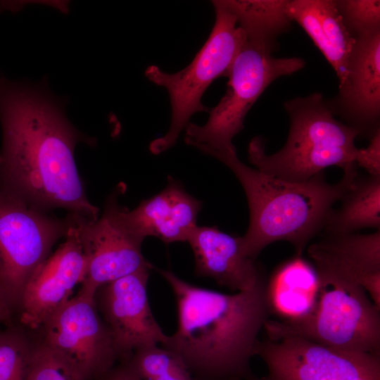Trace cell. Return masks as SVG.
Instances as JSON below:
<instances>
[{"label": "cell", "mask_w": 380, "mask_h": 380, "mask_svg": "<svg viewBox=\"0 0 380 380\" xmlns=\"http://www.w3.org/2000/svg\"><path fill=\"white\" fill-rule=\"evenodd\" d=\"M0 125V190L45 212L63 208L89 220L99 217L74 158L77 143L94 145V139L71 124L46 87L3 77Z\"/></svg>", "instance_id": "1"}, {"label": "cell", "mask_w": 380, "mask_h": 380, "mask_svg": "<svg viewBox=\"0 0 380 380\" xmlns=\"http://www.w3.org/2000/svg\"><path fill=\"white\" fill-rule=\"evenodd\" d=\"M170 286L177 328L161 346L183 361L195 380H260L251 369L259 334L271 315L267 280L232 294L193 285L153 266Z\"/></svg>", "instance_id": "2"}, {"label": "cell", "mask_w": 380, "mask_h": 380, "mask_svg": "<svg viewBox=\"0 0 380 380\" xmlns=\"http://www.w3.org/2000/svg\"><path fill=\"white\" fill-rule=\"evenodd\" d=\"M235 175L248 204L250 221L240 236L243 253L256 259L268 245L279 241L291 243L296 255L324 229L333 205L341 200L358 175L357 166L346 169L335 184L320 172L302 182L279 179L251 167L236 153L214 156Z\"/></svg>", "instance_id": "3"}, {"label": "cell", "mask_w": 380, "mask_h": 380, "mask_svg": "<svg viewBox=\"0 0 380 380\" xmlns=\"http://www.w3.org/2000/svg\"><path fill=\"white\" fill-rule=\"evenodd\" d=\"M290 120L284 146L269 155L263 139L255 137L248 147V158L257 170L293 182L307 181L323 170L337 166L343 170L357 166L356 128L338 121L322 95L313 93L284 103Z\"/></svg>", "instance_id": "4"}, {"label": "cell", "mask_w": 380, "mask_h": 380, "mask_svg": "<svg viewBox=\"0 0 380 380\" xmlns=\"http://www.w3.org/2000/svg\"><path fill=\"white\" fill-rule=\"evenodd\" d=\"M319 280L311 312L291 322L269 319L263 328L267 338L300 337L343 351L380 355V309L366 291L339 279Z\"/></svg>", "instance_id": "5"}, {"label": "cell", "mask_w": 380, "mask_h": 380, "mask_svg": "<svg viewBox=\"0 0 380 380\" xmlns=\"http://www.w3.org/2000/svg\"><path fill=\"white\" fill-rule=\"evenodd\" d=\"M273 51L262 42L246 39L227 76L226 93L209 110L207 122L201 126L190 122L186 127L187 145L213 157L236 153L232 140L243 129L245 117L257 99L275 80L305 66L301 58H275Z\"/></svg>", "instance_id": "6"}, {"label": "cell", "mask_w": 380, "mask_h": 380, "mask_svg": "<svg viewBox=\"0 0 380 380\" xmlns=\"http://www.w3.org/2000/svg\"><path fill=\"white\" fill-rule=\"evenodd\" d=\"M212 4L215 11L214 26L191 63L175 73L165 72L154 65L145 71L151 82L167 91L172 112L167 133L149 145L153 154H160L173 146L194 113L209 111L201 101L204 92L215 79L227 76L246 41L244 31L224 0L213 1Z\"/></svg>", "instance_id": "7"}, {"label": "cell", "mask_w": 380, "mask_h": 380, "mask_svg": "<svg viewBox=\"0 0 380 380\" xmlns=\"http://www.w3.org/2000/svg\"><path fill=\"white\" fill-rule=\"evenodd\" d=\"M71 216L63 219L0 190V297L13 312L19 309L29 280L65 237Z\"/></svg>", "instance_id": "8"}, {"label": "cell", "mask_w": 380, "mask_h": 380, "mask_svg": "<svg viewBox=\"0 0 380 380\" xmlns=\"http://www.w3.org/2000/svg\"><path fill=\"white\" fill-rule=\"evenodd\" d=\"M41 343L75 380H103L119 362L94 299L77 294L42 325Z\"/></svg>", "instance_id": "9"}, {"label": "cell", "mask_w": 380, "mask_h": 380, "mask_svg": "<svg viewBox=\"0 0 380 380\" xmlns=\"http://www.w3.org/2000/svg\"><path fill=\"white\" fill-rule=\"evenodd\" d=\"M255 355L267 370L260 380H380V355L343 351L300 337L259 339Z\"/></svg>", "instance_id": "10"}, {"label": "cell", "mask_w": 380, "mask_h": 380, "mask_svg": "<svg viewBox=\"0 0 380 380\" xmlns=\"http://www.w3.org/2000/svg\"><path fill=\"white\" fill-rule=\"evenodd\" d=\"M151 269L126 275L101 286L94 297L119 358L127 362L137 349L163 345L167 339L156 320L147 295Z\"/></svg>", "instance_id": "11"}, {"label": "cell", "mask_w": 380, "mask_h": 380, "mask_svg": "<svg viewBox=\"0 0 380 380\" xmlns=\"http://www.w3.org/2000/svg\"><path fill=\"white\" fill-rule=\"evenodd\" d=\"M74 217L87 263L77 294L94 299L103 285L141 270L153 269L142 254L143 241L126 230L106 204L96 220Z\"/></svg>", "instance_id": "12"}, {"label": "cell", "mask_w": 380, "mask_h": 380, "mask_svg": "<svg viewBox=\"0 0 380 380\" xmlns=\"http://www.w3.org/2000/svg\"><path fill=\"white\" fill-rule=\"evenodd\" d=\"M70 215L71 224L65 241L39 267L23 291L18 309L20 322L29 329H41L84 280L87 263L75 217Z\"/></svg>", "instance_id": "13"}, {"label": "cell", "mask_w": 380, "mask_h": 380, "mask_svg": "<svg viewBox=\"0 0 380 380\" xmlns=\"http://www.w3.org/2000/svg\"><path fill=\"white\" fill-rule=\"evenodd\" d=\"M118 196V193H113L106 203L120 224L142 241L147 236H155L166 244L186 241L197 226L202 208V202L170 176L160 192L143 200L132 210L120 206Z\"/></svg>", "instance_id": "14"}, {"label": "cell", "mask_w": 380, "mask_h": 380, "mask_svg": "<svg viewBox=\"0 0 380 380\" xmlns=\"http://www.w3.org/2000/svg\"><path fill=\"white\" fill-rule=\"evenodd\" d=\"M307 251L319 277L360 286L380 309V229L368 234H327Z\"/></svg>", "instance_id": "15"}, {"label": "cell", "mask_w": 380, "mask_h": 380, "mask_svg": "<svg viewBox=\"0 0 380 380\" xmlns=\"http://www.w3.org/2000/svg\"><path fill=\"white\" fill-rule=\"evenodd\" d=\"M186 242L194 253L196 276L212 278L235 292L249 291L267 280L256 259L243 253L239 236L197 225Z\"/></svg>", "instance_id": "16"}, {"label": "cell", "mask_w": 380, "mask_h": 380, "mask_svg": "<svg viewBox=\"0 0 380 380\" xmlns=\"http://www.w3.org/2000/svg\"><path fill=\"white\" fill-rule=\"evenodd\" d=\"M340 102L350 126L371 135L380 115V30L356 37Z\"/></svg>", "instance_id": "17"}, {"label": "cell", "mask_w": 380, "mask_h": 380, "mask_svg": "<svg viewBox=\"0 0 380 380\" xmlns=\"http://www.w3.org/2000/svg\"><path fill=\"white\" fill-rule=\"evenodd\" d=\"M286 10L290 19L303 27L333 67L339 91L343 90L356 37L345 23L337 1L291 0Z\"/></svg>", "instance_id": "18"}, {"label": "cell", "mask_w": 380, "mask_h": 380, "mask_svg": "<svg viewBox=\"0 0 380 380\" xmlns=\"http://www.w3.org/2000/svg\"><path fill=\"white\" fill-rule=\"evenodd\" d=\"M320 280L313 264L296 255L280 264L267 281L271 315L291 322L309 314L315 306Z\"/></svg>", "instance_id": "19"}, {"label": "cell", "mask_w": 380, "mask_h": 380, "mask_svg": "<svg viewBox=\"0 0 380 380\" xmlns=\"http://www.w3.org/2000/svg\"><path fill=\"white\" fill-rule=\"evenodd\" d=\"M341 205L329 213L324 229L327 234L354 233L380 227V176H357L341 198Z\"/></svg>", "instance_id": "20"}, {"label": "cell", "mask_w": 380, "mask_h": 380, "mask_svg": "<svg viewBox=\"0 0 380 380\" xmlns=\"http://www.w3.org/2000/svg\"><path fill=\"white\" fill-rule=\"evenodd\" d=\"M224 1L235 15L246 38L262 42L274 50L277 37L287 31L292 21L287 14L286 0Z\"/></svg>", "instance_id": "21"}, {"label": "cell", "mask_w": 380, "mask_h": 380, "mask_svg": "<svg viewBox=\"0 0 380 380\" xmlns=\"http://www.w3.org/2000/svg\"><path fill=\"white\" fill-rule=\"evenodd\" d=\"M124 363L141 380H195L178 355L158 345L136 350Z\"/></svg>", "instance_id": "22"}, {"label": "cell", "mask_w": 380, "mask_h": 380, "mask_svg": "<svg viewBox=\"0 0 380 380\" xmlns=\"http://www.w3.org/2000/svg\"><path fill=\"white\" fill-rule=\"evenodd\" d=\"M35 344L20 328L0 331V380H27Z\"/></svg>", "instance_id": "23"}, {"label": "cell", "mask_w": 380, "mask_h": 380, "mask_svg": "<svg viewBox=\"0 0 380 380\" xmlns=\"http://www.w3.org/2000/svg\"><path fill=\"white\" fill-rule=\"evenodd\" d=\"M345 23L355 37L380 30L379 0L337 1Z\"/></svg>", "instance_id": "24"}, {"label": "cell", "mask_w": 380, "mask_h": 380, "mask_svg": "<svg viewBox=\"0 0 380 380\" xmlns=\"http://www.w3.org/2000/svg\"><path fill=\"white\" fill-rule=\"evenodd\" d=\"M27 380H75L68 369L41 343H37Z\"/></svg>", "instance_id": "25"}, {"label": "cell", "mask_w": 380, "mask_h": 380, "mask_svg": "<svg viewBox=\"0 0 380 380\" xmlns=\"http://www.w3.org/2000/svg\"><path fill=\"white\" fill-rule=\"evenodd\" d=\"M355 163L357 166L364 168L368 175L380 176V128L371 135L366 148L357 149Z\"/></svg>", "instance_id": "26"}, {"label": "cell", "mask_w": 380, "mask_h": 380, "mask_svg": "<svg viewBox=\"0 0 380 380\" xmlns=\"http://www.w3.org/2000/svg\"><path fill=\"white\" fill-rule=\"evenodd\" d=\"M103 380H141L126 363L115 365Z\"/></svg>", "instance_id": "27"}, {"label": "cell", "mask_w": 380, "mask_h": 380, "mask_svg": "<svg viewBox=\"0 0 380 380\" xmlns=\"http://www.w3.org/2000/svg\"><path fill=\"white\" fill-rule=\"evenodd\" d=\"M12 315L13 312L0 297V323L10 322Z\"/></svg>", "instance_id": "28"}, {"label": "cell", "mask_w": 380, "mask_h": 380, "mask_svg": "<svg viewBox=\"0 0 380 380\" xmlns=\"http://www.w3.org/2000/svg\"><path fill=\"white\" fill-rule=\"evenodd\" d=\"M2 79H3V77H0V83H1V80H2ZM1 157H0V165H1Z\"/></svg>", "instance_id": "29"}]
</instances>
